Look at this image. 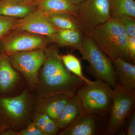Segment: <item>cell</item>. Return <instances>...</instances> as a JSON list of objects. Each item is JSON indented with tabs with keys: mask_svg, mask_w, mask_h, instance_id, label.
Wrapping results in <instances>:
<instances>
[{
	"mask_svg": "<svg viewBox=\"0 0 135 135\" xmlns=\"http://www.w3.org/2000/svg\"><path fill=\"white\" fill-rule=\"evenodd\" d=\"M85 83L66 68L57 50H46V57L35 89L37 97L65 94L72 97Z\"/></svg>",
	"mask_w": 135,
	"mask_h": 135,
	"instance_id": "obj_1",
	"label": "cell"
},
{
	"mask_svg": "<svg viewBox=\"0 0 135 135\" xmlns=\"http://www.w3.org/2000/svg\"><path fill=\"white\" fill-rule=\"evenodd\" d=\"M89 36L112 61L119 57L130 62L128 51L129 36L117 18L111 17L105 23L95 27Z\"/></svg>",
	"mask_w": 135,
	"mask_h": 135,
	"instance_id": "obj_2",
	"label": "cell"
},
{
	"mask_svg": "<svg viewBox=\"0 0 135 135\" xmlns=\"http://www.w3.org/2000/svg\"><path fill=\"white\" fill-rule=\"evenodd\" d=\"M35 99L27 89L17 96H0V120L17 132L22 130L32 122Z\"/></svg>",
	"mask_w": 135,
	"mask_h": 135,
	"instance_id": "obj_3",
	"label": "cell"
},
{
	"mask_svg": "<svg viewBox=\"0 0 135 135\" xmlns=\"http://www.w3.org/2000/svg\"><path fill=\"white\" fill-rule=\"evenodd\" d=\"M77 50L83 59L89 64L92 75L97 80L106 83L113 89L118 80L112 61L101 50L92 37L87 35L83 38Z\"/></svg>",
	"mask_w": 135,
	"mask_h": 135,
	"instance_id": "obj_4",
	"label": "cell"
},
{
	"mask_svg": "<svg viewBox=\"0 0 135 135\" xmlns=\"http://www.w3.org/2000/svg\"><path fill=\"white\" fill-rule=\"evenodd\" d=\"M85 112L98 116H104L110 110L113 89L109 84L97 80L85 83L77 90Z\"/></svg>",
	"mask_w": 135,
	"mask_h": 135,
	"instance_id": "obj_5",
	"label": "cell"
},
{
	"mask_svg": "<svg viewBox=\"0 0 135 135\" xmlns=\"http://www.w3.org/2000/svg\"><path fill=\"white\" fill-rule=\"evenodd\" d=\"M135 103V90L127 88L118 83L116 84L113 88L107 134H114L120 130L126 119L134 111Z\"/></svg>",
	"mask_w": 135,
	"mask_h": 135,
	"instance_id": "obj_6",
	"label": "cell"
},
{
	"mask_svg": "<svg viewBox=\"0 0 135 135\" xmlns=\"http://www.w3.org/2000/svg\"><path fill=\"white\" fill-rule=\"evenodd\" d=\"M76 6L75 17L87 35L111 17L110 0H84Z\"/></svg>",
	"mask_w": 135,
	"mask_h": 135,
	"instance_id": "obj_7",
	"label": "cell"
},
{
	"mask_svg": "<svg viewBox=\"0 0 135 135\" xmlns=\"http://www.w3.org/2000/svg\"><path fill=\"white\" fill-rule=\"evenodd\" d=\"M49 42L46 36L22 30H12L0 41V53L9 56L23 51L46 50Z\"/></svg>",
	"mask_w": 135,
	"mask_h": 135,
	"instance_id": "obj_8",
	"label": "cell"
},
{
	"mask_svg": "<svg viewBox=\"0 0 135 135\" xmlns=\"http://www.w3.org/2000/svg\"><path fill=\"white\" fill-rule=\"evenodd\" d=\"M46 50L23 51L8 56L12 66L23 75L32 90H35L38 84L39 73L45 60Z\"/></svg>",
	"mask_w": 135,
	"mask_h": 135,
	"instance_id": "obj_9",
	"label": "cell"
},
{
	"mask_svg": "<svg viewBox=\"0 0 135 135\" xmlns=\"http://www.w3.org/2000/svg\"><path fill=\"white\" fill-rule=\"evenodd\" d=\"M19 30L49 37L57 29L51 24L44 14L35 10L25 16L17 18L12 30Z\"/></svg>",
	"mask_w": 135,
	"mask_h": 135,
	"instance_id": "obj_10",
	"label": "cell"
},
{
	"mask_svg": "<svg viewBox=\"0 0 135 135\" xmlns=\"http://www.w3.org/2000/svg\"><path fill=\"white\" fill-rule=\"evenodd\" d=\"M71 97L65 94L37 97L35 101L33 111L46 114L56 123Z\"/></svg>",
	"mask_w": 135,
	"mask_h": 135,
	"instance_id": "obj_11",
	"label": "cell"
},
{
	"mask_svg": "<svg viewBox=\"0 0 135 135\" xmlns=\"http://www.w3.org/2000/svg\"><path fill=\"white\" fill-rule=\"evenodd\" d=\"M83 111L59 135H94L97 133V117Z\"/></svg>",
	"mask_w": 135,
	"mask_h": 135,
	"instance_id": "obj_12",
	"label": "cell"
},
{
	"mask_svg": "<svg viewBox=\"0 0 135 135\" xmlns=\"http://www.w3.org/2000/svg\"><path fill=\"white\" fill-rule=\"evenodd\" d=\"M20 79L10 62L8 56L0 53V96H7Z\"/></svg>",
	"mask_w": 135,
	"mask_h": 135,
	"instance_id": "obj_13",
	"label": "cell"
},
{
	"mask_svg": "<svg viewBox=\"0 0 135 135\" xmlns=\"http://www.w3.org/2000/svg\"><path fill=\"white\" fill-rule=\"evenodd\" d=\"M35 3L36 9L44 15L66 14L75 16L76 6L67 0H38Z\"/></svg>",
	"mask_w": 135,
	"mask_h": 135,
	"instance_id": "obj_14",
	"label": "cell"
},
{
	"mask_svg": "<svg viewBox=\"0 0 135 135\" xmlns=\"http://www.w3.org/2000/svg\"><path fill=\"white\" fill-rule=\"evenodd\" d=\"M84 111L79 97L77 94L69 99L56 122L59 129L67 127L80 114Z\"/></svg>",
	"mask_w": 135,
	"mask_h": 135,
	"instance_id": "obj_15",
	"label": "cell"
},
{
	"mask_svg": "<svg viewBox=\"0 0 135 135\" xmlns=\"http://www.w3.org/2000/svg\"><path fill=\"white\" fill-rule=\"evenodd\" d=\"M118 83L129 89H135V65L119 57L112 61Z\"/></svg>",
	"mask_w": 135,
	"mask_h": 135,
	"instance_id": "obj_16",
	"label": "cell"
},
{
	"mask_svg": "<svg viewBox=\"0 0 135 135\" xmlns=\"http://www.w3.org/2000/svg\"><path fill=\"white\" fill-rule=\"evenodd\" d=\"M36 10L35 3L18 0H0V15L19 18Z\"/></svg>",
	"mask_w": 135,
	"mask_h": 135,
	"instance_id": "obj_17",
	"label": "cell"
},
{
	"mask_svg": "<svg viewBox=\"0 0 135 135\" xmlns=\"http://www.w3.org/2000/svg\"><path fill=\"white\" fill-rule=\"evenodd\" d=\"M48 38L50 42H53L61 47H71L77 50L83 38L79 30L58 29Z\"/></svg>",
	"mask_w": 135,
	"mask_h": 135,
	"instance_id": "obj_18",
	"label": "cell"
},
{
	"mask_svg": "<svg viewBox=\"0 0 135 135\" xmlns=\"http://www.w3.org/2000/svg\"><path fill=\"white\" fill-rule=\"evenodd\" d=\"M49 22L56 29L83 31L79 23L74 16L66 14L44 15Z\"/></svg>",
	"mask_w": 135,
	"mask_h": 135,
	"instance_id": "obj_19",
	"label": "cell"
},
{
	"mask_svg": "<svg viewBox=\"0 0 135 135\" xmlns=\"http://www.w3.org/2000/svg\"><path fill=\"white\" fill-rule=\"evenodd\" d=\"M32 122L44 133L45 135H55L60 129L55 122L46 114L34 111Z\"/></svg>",
	"mask_w": 135,
	"mask_h": 135,
	"instance_id": "obj_20",
	"label": "cell"
},
{
	"mask_svg": "<svg viewBox=\"0 0 135 135\" xmlns=\"http://www.w3.org/2000/svg\"><path fill=\"white\" fill-rule=\"evenodd\" d=\"M111 17L126 16L135 18L134 0H110Z\"/></svg>",
	"mask_w": 135,
	"mask_h": 135,
	"instance_id": "obj_21",
	"label": "cell"
},
{
	"mask_svg": "<svg viewBox=\"0 0 135 135\" xmlns=\"http://www.w3.org/2000/svg\"><path fill=\"white\" fill-rule=\"evenodd\" d=\"M60 56L64 65L70 72L82 80L85 83L91 82L92 81L87 79L83 74L81 63L77 57L71 54L60 55Z\"/></svg>",
	"mask_w": 135,
	"mask_h": 135,
	"instance_id": "obj_22",
	"label": "cell"
},
{
	"mask_svg": "<svg viewBox=\"0 0 135 135\" xmlns=\"http://www.w3.org/2000/svg\"><path fill=\"white\" fill-rule=\"evenodd\" d=\"M17 18L0 15V41L11 31Z\"/></svg>",
	"mask_w": 135,
	"mask_h": 135,
	"instance_id": "obj_23",
	"label": "cell"
},
{
	"mask_svg": "<svg viewBox=\"0 0 135 135\" xmlns=\"http://www.w3.org/2000/svg\"><path fill=\"white\" fill-rule=\"evenodd\" d=\"M125 27L129 36L135 38V19L134 18L126 16L116 17Z\"/></svg>",
	"mask_w": 135,
	"mask_h": 135,
	"instance_id": "obj_24",
	"label": "cell"
},
{
	"mask_svg": "<svg viewBox=\"0 0 135 135\" xmlns=\"http://www.w3.org/2000/svg\"><path fill=\"white\" fill-rule=\"evenodd\" d=\"M128 120L126 128L121 131L120 135H135V112L133 111L132 113L128 118Z\"/></svg>",
	"mask_w": 135,
	"mask_h": 135,
	"instance_id": "obj_25",
	"label": "cell"
},
{
	"mask_svg": "<svg viewBox=\"0 0 135 135\" xmlns=\"http://www.w3.org/2000/svg\"><path fill=\"white\" fill-rule=\"evenodd\" d=\"M17 135H45L44 133L32 122H31L22 130L17 132Z\"/></svg>",
	"mask_w": 135,
	"mask_h": 135,
	"instance_id": "obj_26",
	"label": "cell"
},
{
	"mask_svg": "<svg viewBox=\"0 0 135 135\" xmlns=\"http://www.w3.org/2000/svg\"><path fill=\"white\" fill-rule=\"evenodd\" d=\"M128 51L131 61L135 62V38L129 36L128 41Z\"/></svg>",
	"mask_w": 135,
	"mask_h": 135,
	"instance_id": "obj_27",
	"label": "cell"
},
{
	"mask_svg": "<svg viewBox=\"0 0 135 135\" xmlns=\"http://www.w3.org/2000/svg\"><path fill=\"white\" fill-rule=\"evenodd\" d=\"M1 135H17V132L12 129L8 128L3 132Z\"/></svg>",
	"mask_w": 135,
	"mask_h": 135,
	"instance_id": "obj_28",
	"label": "cell"
},
{
	"mask_svg": "<svg viewBox=\"0 0 135 135\" xmlns=\"http://www.w3.org/2000/svg\"><path fill=\"white\" fill-rule=\"evenodd\" d=\"M8 128L5 126L2 122L0 120V135H1L2 133H3V132Z\"/></svg>",
	"mask_w": 135,
	"mask_h": 135,
	"instance_id": "obj_29",
	"label": "cell"
},
{
	"mask_svg": "<svg viewBox=\"0 0 135 135\" xmlns=\"http://www.w3.org/2000/svg\"><path fill=\"white\" fill-rule=\"evenodd\" d=\"M67 1L73 5L76 6L83 2L84 0H67Z\"/></svg>",
	"mask_w": 135,
	"mask_h": 135,
	"instance_id": "obj_30",
	"label": "cell"
},
{
	"mask_svg": "<svg viewBox=\"0 0 135 135\" xmlns=\"http://www.w3.org/2000/svg\"><path fill=\"white\" fill-rule=\"evenodd\" d=\"M22 2L26 3H33L38 0H18Z\"/></svg>",
	"mask_w": 135,
	"mask_h": 135,
	"instance_id": "obj_31",
	"label": "cell"
}]
</instances>
